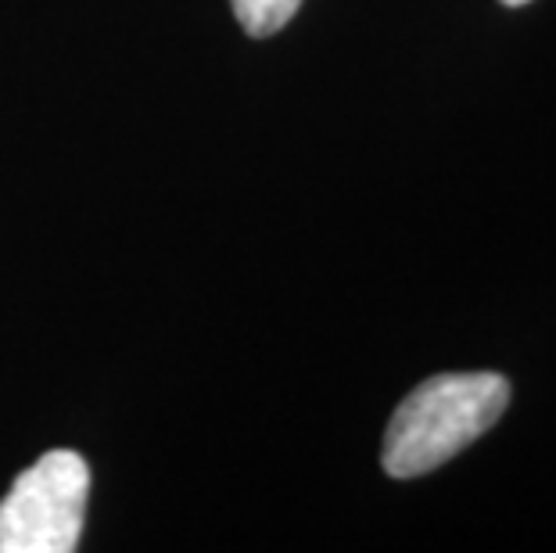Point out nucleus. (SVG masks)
<instances>
[{"instance_id":"f257e3e1","label":"nucleus","mask_w":556,"mask_h":553,"mask_svg":"<svg viewBox=\"0 0 556 553\" xmlns=\"http://www.w3.org/2000/svg\"><path fill=\"white\" fill-rule=\"evenodd\" d=\"M510 403L503 374H438L402 399L384 431V470L392 478H417L453 461L484 431H492Z\"/></svg>"},{"instance_id":"f03ea898","label":"nucleus","mask_w":556,"mask_h":553,"mask_svg":"<svg viewBox=\"0 0 556 553\" xmlns=\"http://www.w3.org/2000/svg\"><path fill=\"white\" fill-rule=\"evenodd\" d=\"M90 467L73 450L43 453L0 500V553H73L87 521Z\"/></svg>"},{"instance_id":"7ed1b4c3","label":"nucleus","mask_w":556,"mask_h":553,"mask_svg":"<svg viewBox=\"0 0 556 553\" xmlns=\"http://www.w3.org/2000/svg\"><path fill=\"white\" fill-rule=\"evenodd\" d=\"M230 4L248 37H274L294 18L302 0H230Z\"/></svg>"},{"instance_id":"20e7f679","label":"nucleus","mask_w":556,"mask_h":553,"mask_svg":"<svg viewBox=\"0 0 556 553\" xmlns=\"http://www.w3.org/2000/svg\"><path fill=\"white\" fill-rule=\"evenodd\" d=\"M506 8H520V4H528V0H503Z\"/></svg>"}]
</instances>
